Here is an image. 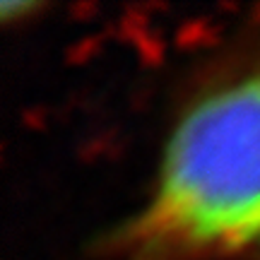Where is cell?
Wrapping results in <instances>:
<instances>
[{
	"label": "cell",
	"instance_id": "obj_1",
	"mask_svg": "<svg viewBox=\"0 0 260 260\" xmlns=\"http://www.w3.org/2000/svg\"><path fill=\"white\" fill-rule=\"evenodd\" d=\"M96 260H260V15L198 60Z\"/></svg>",
	"mask_w": 260,
	"mask_h": 260
}]
</instances>
